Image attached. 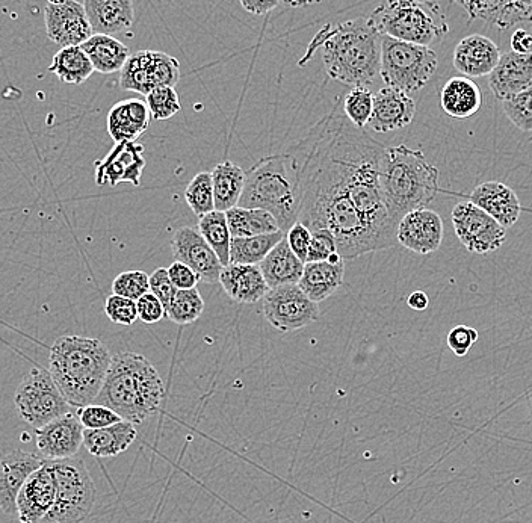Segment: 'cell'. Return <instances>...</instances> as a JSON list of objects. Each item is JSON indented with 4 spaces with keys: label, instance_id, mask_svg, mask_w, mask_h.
<instances>
[{
    "label": "cell",
    "instance_id": "5bb4252c",
    "mask_svg": "<svg viewBox=\"0 0 532 523\" xmlns=\"http://www.w3.org/2000/svg\"><path fill=\"white\" fill-rule=\"evenodd\" d=\"M35 436L44 460L72 459L84 445V427L73 410L35 430Z\"/></svg>",
    "mask_w": 532,
    "mask_h": 523
},
{
    "label": "cell",
    "instance_id": "f6af8a7d",
    "mask_svg": "<svg viewBox=\"0 0 532 523\" xmlns=\"http://www.w3.org/2000/svg\"><path fill=\"white\" fill-rule=\"evenodd\" d=\"M76 413H78L79 421H81L84 430H97V428L109 427V425L123 421L114 410L102 406V404L93 403L79 407Z\"/></svg>",
    "mask_w": 532,
    "mask_h": 523
},
{
    "label": "cell",
    "instance_id": "f546056e",
    "mask_svg": "<svg viewBox=\"0 0 532 523\" xmlns=\"http://www.w3.org/2000/svg\"><path fill=\"white\" fill-rule=\"evenodd\" d=\"M344 279V260L338 264H330L327 260L324 262H307L304 264L303 276H301L298 286L310 300L321 303L344 285Z\"/></svg>",
    "mask_w": 532,
    "mask_h": 523
},
{
    "label": "cell",
    "instance_id": "8fae6325",
    "mask_svg": "<svg viewBox=\"0 0 532 523\" xmlns=\"http://www.w3.org/2000/svg\"><path fill=\"white\" fill-rule=\"evenodd\" d=\"M120 87L147 96L159 87H176L180 81V62L156 50H140L127 58L120 70Z\"/></svg>",
    "mask_w": 532,
    "mask_h": 523
},
{
    "label": "cell",
    "instance_id": "7bdbcfd3",
    "mask_svg": "<svg viewBox=\"0 0 532 523\" xmlns=\"http://www.w3.org/2000/svg\"><path fill=\"white\" fill-rule=\"evenodd\" d=\"M146 103L155 120H170L182 109L174 87H159L150 91L146 96Z\"/></svg>",
    "mask_w": 532,
    "mask_h": 523
},
{
    "label": "cell",
    "instance_id": "f1b7e54d",
    "mask_svg": "<svg viewBox=\"0 0 532 523\" xmlns=\"http://www.w3.org/2000/svg\"><path fill=\"white\" fill-rule=\"evenodd\" d=\"M440 106L449 117L466 120L474 117L483 106V91L466 76H454L440 93Z\"/></svg>",
    "mask_w": 532,
    "mask_h": 523
},
{
    "label": "cell",
    "instance_id": "603a6c76",
    "mask_svg": "<svg viewBox=\"0 0 532 523\" xmlns=\"http://www.w3.org/2000/svg\"><path fill=\"white\" fill-rule=\"evenodd\" d=\"M501 52L490 38L474 34L463 38L454 50V67L461 76L481 78L498 65Z\"/></svg>",
    "mask_w": 532,
    "mask_h": 523
},
{
    "label": "cell",
    "instance_id": "836d02e7",
    "mask_svg": "<svg viewBox=\"0 0 532 523\" xmlns=\"http://www.w3.org/2000/svg\"><path fill=\"white\" fill-rule=\"evenodd\" d=\"M214 185L215 209L227 212L238 206L245 185V171L238 164L226 161L218 164L211 173Z\"/></svg>",
    "mask_w": 532,
    "mask_h": 523
},
{
    "label": "cell",
    "instance_id": "2e32d148",
    "mask_svg": "<svg viewBox=\"0 0 532 523\" xmlns=\"http://www.w3.org/2000/svg\"><path fill=\"white\" fill-rule=\"evenodd\" d=\"M47 37L61 47L81 46L94 34L84 5L67 0L62 5H49L44 11Z\"/></svg>",
    "mask_w": 532,
    "mask_h": 523
},
{
    "label": "cell",
    "instance_id": "277c9868",
    "mask_svg": "<svg viewBox=\"0 0 532 523\" xmlns=\"http://www.w3.org/2000/svg\"><path fill=\"white\" fill-rule=\"evenodd\" d=\"M112 354L100 339L62 336L50 348L49 372L72 407H85L99 397Z\"/></svg>",
    "mask_w": 532,
    "mask_h": 523
},
{
    "label": "cell",
    "instance_id": "9f6ffc18",
    "mask_svg": "<svg viewBox=\"0 0 532 523\" xmlns=\"http://www.w3.org/2000/svg\"><path fill=\"white\" fill-rule=\"evenodd\" d=\"M407 304H409L410 309L416 310V312H424L430 304V298L425 292L416 291L409 295Z\"/></svg>",
    "mask_w": 532,
    "mask_h": 523
},
{
    "label": "cell",
    "instance_id": "8992f818",
    "mask_svg": "<svg viewBox=\"0 0 532 523\" xmlns=\"http://www.w3.org/2000/svg\"><path fill=\"white\" fill-rule=\"evenodd\" d=\"M238 206L270 212L279 229L288 232L297 223L300 209L294 156L286 152L257 161L245 173L244 191Z\"/></svg>",
    "mask_w": 532,
    "mask_h": 523
},
{
    "label": "cell",
    "instance_id": "bcb514c9",
    "mask_svg": "<svg viewBox=\"0 0 532 523\" xmlns=\"http://www.w3.org/2000/svg\"><path fill=\"white\" fill-rule=\"evenodd\" d=\"M105 313L114 324H135L138 319L137 301L112 294L106 298Z\"/></svg>",
    "mask_w": 532,
    "mask_h": 523
},
{
    "label": "cell",
    "instance_id": "4fadbf2b",
    "mask_svg": "<svg viewBox=\"0 0 532 523\" xmlns=\"http://www.w3.org/2000/svg\"><path fill=\"white\" fill-rule=\"evenodd\" d=\"M455 235L469 253L498 251L507 239V229L472 202H460L451 214Z\"/></svg>",
    "mask_w": 532,
    "mask_h": 523
},
{
    "label": "cell",
    "instance_id": "3957f363",
    "mask_svg": "<svg viewBox=\"0 0 532 523\" xmlns=\"http://www.w3.org/2000/svg\"><path fill=\"white\" fill-rule=\"evenodd\" d=\"M165 386L149 359L141 354L112 356L105 383L94 403L114 410L123 421L140 425L161 409Z\"/></svg>",
    "mask_w": 532,
    "mask_h": 523
},
{
    "label": "cell",
    "instance_id": "9a60e30c",
    "mask_svg": "<svg viewBox=\"0 0 532 523\" xmlns=\"http://www.w3.org/2000/svg\"><path fill=\"white\" fill-rule=\"evenodd\" d=\"M171 248L174 259L188 265L200 280L206 283L220 282V274L224 267L198 230L192 227H180L174 233Z\"/></svg>",
    "mask_w": 532,
    "mask_h": 523
},
{
    "label": "cell",
    "instance_id": "ee69618b",
    "mask_svg": "<svg viewBox=\"0 0 532 523\" xmlns=\"http://www.w3.org/2000/svg\"><path fill=\"white\" fill-rule=\"evenodd\" d=\"M150 292L149 274L144 271H126L118 274L112 282V294L137 301Z\"/></svg>",
    "mask_w": 532,
    "mask_h": 523
},
{
    "label": "cell",
    "instance_id": "b9f144b4",
    "mask_svg": "<svg viewBox=\"0 0 532 523\" xmlns=\"http://www.w3.org/2000/svg\"><path fill=\"white\" fill-rule=\"evenodd\" d=\"M502 111L517 129L522 132H532V87L520 91L511 99L504 100Z\"/></svg>",
    "mask_w": 532,
    "mask_h": 523
},
{
    "label": "cell",
    "instance_id": "db71d44e",
    "mask_svg": "<svg viewBox=\"0 0 532 523\" xmlns=\"http://www.w3.org/2000/svg\"><path fill=\"white\" fill-rule=\"evenodd\" d=\"M242 8L254 16H263L279 7L280 0H239Z\"/></svg>",
    "mask_w": 532,
    "mask_h": 523
},
{
    "label": "cell",
    "instance_id": "1f68e13d",
    "mask_svg": "<svg viewBox=\"0 0 532 523\" xmlns=\"http://www.w3.org/2000/svg\"><path fill=\"white\" fill-rule=\"evenodd\" d=\"M137 439V428L132 422L120 421L97 430H84V446L94 457H117Z\"/></svg>",
    "mask_w": 532,
    "mask_h": 523
},
{
    "label": "cell",
    "instance_id": "7dc6e473",
    "mask_svg": "<svg viewBox=\"0 0 532 523\" xmlns=\"http://www.w3.org/2000/svg\"><path fill=\"white\" fill-rule=\"evenodd\" d=\"M339 253L335 236L330 230H312L309 251H307V262H324L330 259L331 254Z\"/></svg>",
    "mask_w": 532,
    "mask_h": 523
},
{
    "label": "cell",
    "instance_id": "ffe728a7",
    "mask_svg": "<svg viewBox=\"0 0 532 523\" xmlns=\"http://www.w3.org/2000/svg\"><path fill=\"white\" fill-rule=\"evenodd\" d=\"M44 462L41 455L25 451H13L0 459V510L16 514L20 489Z\"/></svg>",
    "mask_w": 532,
    "mask_h": 523
},
{
    "label": "cell",
    "instance_id": "f5cc1de1",
    "mask_svg": "<svg viewBox=\"0 0 532 523\" xmlns=\"http://www.w3.org/2000/svg\"><path fill=\"white\" fill-rule=\"evenodd\" d=\"M167 271L176 289H194L200 282V277L188 265L177 262V260L167 268Z\"/></svg>",
    "mask_w": 532,
    "mask_h": 523
},
{
    "label": "cell",
    "instance_id": "5b68a950",
    "mask_svg": "<svg viewBox=\"0 0 532 523\" xmlns=\"http://www.w3.org/2000/svg\"><path fill=\"white\" fill-rule=\"evenodd\" d=\"M378 177L384 205L396 224L409 212L427 208L439 192V170L421 150L404 144L384 149Z\"/></svg>",
    "mask_w": 532,
    "mask_h": 523
},
{
    "label": "cell",
    "instance_id": "cb8c5ba5",
    "mask_svg": "<svg viewBox=\"0 0 532 523\" xmlns=\"http://www.w3.org/2000/svg\"><path fill=\"white\" fill-rule=\"evenodd\" d=\"M469 202L483 209L505 229L519 221L522 205L516 192L501 182H484L472 191Z\"/></svg>",
    "mask_w": 532,
    "mask_h": 523
},
{
    "label": "cell",
    "instance_id": "816d5d0a",
    "mask_svg": "<svg viewBox=\"0 0 532 523\" xmlns=\"http://www.w3.org/2000/svg\"><path fill=\"white\" fill-rule=\"evenodd\" d=\"M310 239H312V232L307 229L300 221L294 224L291 229L286 232V241L289 247L294 251L295 256L306 264L307 251H309Z\"/></svg>",
    "mask_w": 532,
    "mask_h": 523
},
{
    "label": "cell",
    "instance_id": "d6a6232c",
    "mask_svg": "<svg viewBox=\"0 0 532 523\" xmlns=\"http://www.w3.org/2000/svg\"><path fill=\"white\" fill-rule=\"evenodd\" d=\"M84 52L93 64L94 72L111 75L120 72L130 56L126 44L121 43L112 35L93 34L84 44Z\"/></svg>",
    "mask_w": 532,
    "mask_h": 523
},
{
    "label": "cell",
    "instance_id": "83f0119b",
    "mask_svg": "<svg viewBox=\"0 0 532 523\" xmlns=\"http://www.w3.org/2000/svg\"><path fill=\"white\" fill-rule=\"evenodd\" d=\"M472 20H484L499 29L532 22L523 0H457Z\"/></svg>",
    "mask_w": 532,
    "mask_h": 523
},
{
    "label": "cell",
    "instance_id": "d6986e66",
    "mask_svg": "<svg viewBox=\"0 0 532 523\" xmlns=\"http://www.w3.org/2000/svg\"><path fill=\"white\" fill-rule=\"evenodd\" d=\"M55 478L49 460L26 480L17 495L16 514L20 523H40L55 502Z\"/></svg>",
    "mask_w": 532,
    "mask_h": 523
},
{
    "label": "cell",
    "instance_id": "11a10c76",
    "mask_svg": "<svg viewBox=\"0 0 532 523\" xmlns=\"http://www.w3.org/2000/svg\"><path fill=\"white\" fill-rule=\"evenodd\" d=\"M511 50L516 53L532 52V35L519 29L511 35Z\"/></svg>",
    "mask_w": 532,
    "mask_h": 523
},
{
    "label": "cell",
    "instance_id": "ab89813d",
    "mask_svg": "<svg viewBox=\"0 0 532 523\" xmlns=\"http://www.w3.org/2000/svg\"><path fill=\"white\" fill-rule=\"evenodd\" d=\"M185 200L191 211L198 218L205 217L209 212L215 211L214 185L211 173L195 174L185 189Z\"/></svg>",
    "mask_w": 532,
    "mask_h": 523
},
{
    "label": "cell",
    "instance_id": "484cf974",
    "mask_svg": "<svg viewBox=\"0 0 532 523\" xmlns=\"http://www.w3.org/2000/svg\"><path fill=\"white\" fill-rule=\"evenodd\" d=\"M150 120L152 115L144 100H121L109 111L108 134L117 144L137 141L149 129Z\"/></svg>",
    "mask_w": 532,
    "mask_h": 523
},
{
    "label": "cell",
    "instance_id": "e0dca14e",
    "mask_svg": "<svg viewBox=\"0 0 532 523\" xmlns=\"http://www.w3.org/2000/svg\"><path fill=\"white\" fill-rule=\"evenodd\" d=\"M146 164L143 144L137 141L115 144L103 161L96 162V183L117 186L127 182L140 186Z\"/></svg>",
    "mask_w": 532,
    "mask_h": 523
},
{
    "label": "cell",
    "instance_id": "30bf717a",
    "mask_svg": "<svg viewBox=\"0 0 532 523\" xmlns=\"http://www.w3.org/2000/svg\"><path fill=\"white\" fill-rule=\"evenodd\" d=\"M14 404L20 418L35 430L72 412V406L62 397L50 372L41 368L31 369L23 377L14 395Z\"/></svg>",
    "mask_w": 532,
    "mask_h": 523
},
{
    "label": "cell",
    "instance_id": "c3c4849f",
    "mask_svg": "<svg viewBox=\"0 0 532 523\" xmlns=\"http://www.w3.org/2000/svg\"><path fill=\"white\" fill-rule=\"evenodd\" d=\"M477 330L468 325H457L449 332L448 347L457 357H464L471 351L472 345L478 341Z\"/></svg>",
    "mask_w": 532,
    "mask_h": 523
},
{
    "label": "cell",
    "instance_id": "f907efd6",
    "mask_svg": "<svg viewBox=\"0 0 532 523\" xmlns=\"http://www.w3.org/2000/svg\"><path fill=\"white\" fill-rule=\"evenodd\" d=\"M138 319L144 324H156L167 316L164 304L152 294L147 292L143 297L137 300Z\"/></svg>",
    "mask_w": 532,
    "mask_h": 523
},
{
    "label": "cell",
    "instance_id": "91938a15",
    "mask_svg": "<svg viewBox=\"0 0 532 523\" xmlns=\"http://www.w3.org/2000/svg\"><path fill=\"white\" fill-rule=\"evenodd\" d=\"M49 2V5H62L67 2V0H47Z\"/></svg>",
    "mask_w": 532,
    "mask_h": 523
},
{
    "label": "cell",
    "instance_id": "681fc988",
    "mask_svg": "<svg viewBox=\"0 0 532 523\" xmlns=\"http://www.w3.org/2000/svg\"><path fill=\"white\" fill-rule=\"evenodd\" d=\"M150 292L164 304L165 312L170 306L171 300L176 295L177 289L168 276L167 268H158L152 276H149Z\"/></svg>",
    "mask_w": 532,
    "mask_h": 523
},
{
    "label": "cell",
    "instance_id": "8d00e7d4",
    "mask_svg": "<svg viewBox=\"0 0 532 523\" xmlns=\"http://www.w3.org/2000/svg\"><path fill=\"white\" fill-rule=\"evenodd\" d=\"M286 233H266V235L248 236V238H232L230 242V264L259 265L266 254L270 253Z\"/></svg>",
    "mask_w": 532,
    "mask_h": 523
},
{
    "label": "cell",
    "instance_id": "6da1fadb",
    "mask_svg": "<svg viewBox=\"0 0 532 523\" xmlns=\"http://www.w3.org/2000/svg\"><path fill=\"white\" fill-rule=\"evenodd\" d=\"M384 149L336 106L289 150L297 170L298 221L310 232L330 230L342 259L398 242L378 177Z\"/></svg>",
    "mask_w": 532,
    "mask_h": 523
},
{
    "label": "cell",
    "instance_id": "52a82bcc",
    "mask_svg": "<svg viewBox=\"0 0 532 523\" xmlns=\"http://www.w3.org/2000/svg\"><path fill=\"white\" fill-rule=\"evenodd\" d=\"M369 20L381 35L425 47L445 40L449 32L445 13L434 0H384Z\"/></svg>",
    "mask_w": 532,
    "mask_h": 523
},
{
    "label": "cell",
    "instance_id": "7c38bea8",
    "mask_svg": "<svg viewBox=\"0 0 532 523\" xmlns=\"http://www.w3.org/2000/svg\"><path fill=\"white\" fill-rule=\"evenodd\" d=\"M262 313L274 329L297 332L319 318L318 303L310 300L298 285L270 289L262 298Z\"/></svg>",
    "mask_w": 532,
    "mask_h": 523
},
{
    "label": "cell",
    "instance_id": "7402d4cb",
    "mask_svg": "<svg viewBox=\"0 0 532 523\" xmlns=\"http://www.w3.org/2000/svg\"><path fill=\"white\" fill-rule=\"evenodd\" d=\"M489 87L496 99L504 100L532 87V52L504 53L489 75Z\"/></svg>",
    "mask_w": 532,
    "mask_h": 523
},
{
    "label": "cell",
    "instance_id": "6f0895ef",
    "mask_svg": "<svg viewBox=\"0 0 532 523\" xmlns=\"http://www.w3.org/2000/svg\"><path fill=\"white\" fill-rule=\"evenodd\" d=\"M286 5L292 8L312 7V5L319 4L321 0H282Z\"/></svg>",
    "mask_w": 532,
    "mask_h": 523
},
{
    "label": "cell",
    "instance_id": "7a4b0ae2",
    "mask_svg": "<svg viewBox=\"0 0 532 523\" xmlns=\"http://www.w3.org/2000/svg\"><path fill=\"white\" fill-rule=\"evenodd\" d=\"M322 50L325 72L351 88L371 87L380 76L381 34L366 17L325 25L309 44L300 64Z\"/></svg>",
    "mask_w": 532,
    "mask_h": 523
},
{
    "label": "cell",
    "instance_id": "e575fe53",
    "mask_svg": "<svg viewBox=\"0 0 532 523\" xmlns=\"http://www.w3.org/2000/svg\"><path fill=\"white\" fill-rule=\"evenodd\" d=\"M232 238H248V236L266 235L279 232V224L270 212L263 209L235 208L226 212Z\"/></svg>",
    "mask_w": 532,
    "mask_h": 523
},
{
    "label": "cell",
    "instance_id": "60d3db41",
    "mask_svg": "<svg viewBox=\"0 0 532 523\" xmlns=\"http://www.w3.org/2000/svg\"><path fill=\"white\" fill-rule=\"evenodd\" d=\"M374 106V93L366 87L353 88L344 99V114L354 126L363 129L369 123Z\"/></svg>",
    "mask_w": 532,
    "mask_h": 523
},
{
    "label": "cell",
    "instance_id": "680465c9",
    "mask_svg": "<svg viewBox=\"0 0 532 523\" xmlns=\"http://www.w3.org/2000/svg\"><path fill=\"white\" fill-rule=\"evenodd\" d=\"M525 2L526 10H528L529 16L532 17V0H523Z\"/></svg>",
    "mask_w": 532,
    "mask_h": 523
},
{
    "label": "cell",
    "instance_id": "4316f807",
    "mask_svg": "<svg viewBox=\"0 0 532 523\" xmlns=\"http://www.w3.org/2000/svg\"><path fill=\"white\" fill-rule=\"evenodd\" d=\"M220 283L224 292L239 304L259 303L270 291L259 265H226L221 271Z\"/></svg>",
    "mask_w": 532,
    "mask_h": 523
},
{
    "label": "cell",
    "instance_id": "f35d334b",
    "mask_svg": "<svg viewBox=\"0 0 532 523\" xmlns=\"http://www.w3.org/2000/svg\"><path fill=\"white\" fill-rule=\"evenodd\" d=\"M205 312V301L197 288L177 289L167 309V318L174 324L188 325L197 321Z\"/></svg>",
    "mask_w": 532,
    "mask_h": 523
},
{
    "label": "cell",
    "instance_id": "d4e9b609",
    "mask_svg": "<svg viewBox=\"0 0 532 523\" xmlns=\"http://www.w3.org/2000/svg\"><path fill=\"white\" fill-rule=\"evenodd\" d=\"M94 34H126L135 22L133 0H84Z\"/></svg>",
    "mask_w": 532,
    "mask_h": 523
},
{
    "label": "cell",
    "instance_id": "ac0fdd59",
    "mask_svg": "<svg viewBox=\"0 0 532 523\" xmlns=\"http://www.w3.org/2000/svg\"><path fill=\"white\" fill-rule=\"evenodd\" d=\"M396 241L413 253H434L443 241L442 218L427 208L409 212L396 227Z\"/></svg>",
    "mask_w": 532,
    "mask_h": 523
},
{
    "label": "cell",
    "instance_id": "4dcf8cb0",
    "mask_svg": "<svg viewBox=\"0 0 532 523\" xmlns=\"http://www.w3.org/2000/svg\"><path fill=\"white\" fill-rule=\"evenodd\" d=\"M259 268L266 285L274 289L279 286L298 285L303 276L304 262L295 256L285 236V239H282L270 253L266 254Z\"/></svg>",
    "mask_w": 532,
    "mask_h": 523
},
{
    "label": "cell",
    "instance_id": "9c48e42d",
    "mask_svg": "<svg viewBox=\"0 0 532 523\" xmlns=\"http://www.w3.org/2000/svg\"><path fill=\"white\" fill-rule=\"evenodd\" d=\"M55 478V502L40 523H82L96 502V487L81 459L49 460Z\"/></svg>",
    "mask_w": 532,
    "mask_h": 523
},
{
    "label": "cell",
    "instance_id": "74e56055",
    "mask_svg": "<svg viewBox=\"0 0 532 523\" xmlns=\"http://www.w3.org/2000/svg\"><path fill=\"white\" fill-rule=\"evenodd\" d=\"M198 232L208 242L209 247L215 251L221 265L226 267L230 264V235L229 224H227L226 212L215 211L209 212L205 217L198 221Z\"/></svg>",
    "mask_w": 532,
    "mask_h": 523
},
{
    "label": "cell",
    "instance_id": "44dd1931",
    "mask_svg": "<svg viewBox=\"0 0 532 523\" xmlns=\"http://www.w3.org/2000/svg\"><path fill=\"white\" fill-rule=\"evenodd\" d=\"M415 114L416 103L409 94L384 87L374 94V106L368 124L378 134H389L409 126Z\"/></svg>",
    "mask_w": 532,
    "mask_h": 523
},
{
    "label": "cell",
    "instance_id": "ba28073f",
    "mask_svg": "<svg viewBox=\"0 0 532 523\" xmlns=\"http://www.w3.org/2000/svg\"><path fill=\"white\" fill-rule=\"evenodd\" d=\"M439 59L431 47L381 35L380 78L386 87L418 93L436 73Z\"/></svg>",
    "mask_w": 532,
    "mask_h": 523
},
{
    "label": "cell",
    "instance_id": "d590c367",
    "mask_svg": "<svg viewBox=\"0 0 532 523\" xmlns=\"http://www.w3.org/2000/svg\"><path fill=\"white\" fill-rule=\"evenodd\" d=\"M49 70L70 85L84 84L94 73L93 64L81 46L61 47L53 56Z\"/></svg>",
    "mask_w": 532,
    "mask_h": 523
}]
</instances>
